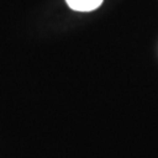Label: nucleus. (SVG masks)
Returning a JSON list of instances; mask_svg holds the SVG:
<instances>
[{"mask_svg": "<svg viewBox=\"0 0 158 158\" xmlns=\"http://www.w3.org/2000/svg\"><path fill=\"white\" fill-rule=\"evenodd\" d=\"M68 6L79 12H90L100 7L103 0H66Z\"/></svg>", "mask_w": 158, "mask_h": 158, "instance_id": "f257e3e1", "label": "nucleus"}]
</instances>
